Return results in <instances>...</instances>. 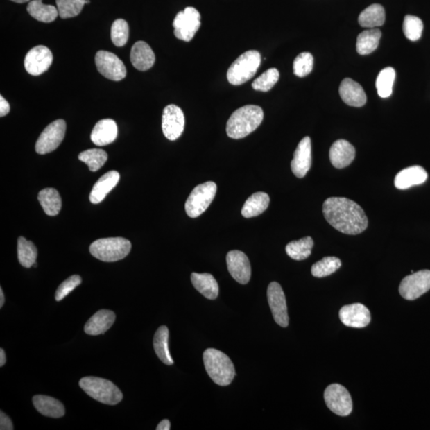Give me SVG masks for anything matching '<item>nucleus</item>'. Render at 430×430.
Instances as JSON below:
<instances>
[{
  "label": "nucleus",
  "instance_id": "f257e3e1",
  "mask_svg": "<svg viewBox=\"0 0 430 430\" xmlns=\"http://www.w3.org/2000/svg\"><path fill=\"white\" fill-rule=\"evenodd\" d=\"M322 213L327 222L343 234L356 235L368 228V219L363 208L347 198H327Z\"/></svg>",
  "mask_w": 430,
  "mask_h": 430
},
{
  "label": "nucleus",
  "instance_id": "f03ea898",
  "mask_svg": "<svg viewBox=\"0 0 430 430\" xmlns=\"http://www.w3.org/2000/svg\"><path fill=\"white\" fill-rule=\"evenodd\" d=\"M264 112L261 107L245 105L237 110L230 116L227 123V133L230 138L243 139L260 126Z\"/></svg>",
  "mask_w": 430,
  "mask_h": 430
},
{
  "label": "nucleus",
  "instance_id": "7ed1b4c3",
  "mask_svg": "<svg viewBox=\"0 0 430 430\" xmlns=\"http://www.w3.org/2000/svg\"><path fill=\"white\" fill-rule=\"evenodd\" d=\"M203 362L207 374L215 384L225 386L232 383L235 369L227 354L217 349L209 348L203 353Z\"/></svg>",
  "mask_w": 430,
  "mask_h": 430
},
{
  "label": "nucleus",
  "instance_id": "20e7f679",
  "mask_svg": "<svg viewBox=\"0 0 430 430\" xmlns=\"http://www.w3.org/2000/svg\"><path fill=\"white\" fill-rule=\"evenodd\" d=\"M79 386L94 399L106 405H117L123 399V394L111 381L89 376L80 380Z\"/></svg>",
  "mask_w": 430,
  "mask_h": 430
},
{
  "label": "nucleus",
  "instance_id": "39448f33",
  "mask_svg": "<svg viewBox=\"0 0 430 430\" xmlns=\"http://www.w3.org/2000/svg\"><path fill=\"white\" fill-rule=\"evenodd\" d=\"M131 249L130 241L123 238L98 239L89 247L91 255L105 262H115L123 259L130 252Z\"/></svg>",
  "mask_w": 430,
  "mask_h": 430
},
{
  "label": "nucleus",
  "instance_id": "423d86ee",
  "mask_svg": "<svg viewBox=\"0 0 430 430\" xmlns=\"http://www.w3.org/2000/svg\"><path fill=\"white\" fill-rule=\"evenodd\" d=\"M261 64V55L257 51H246L231 64L227 71L229 83L240 85L255 76Z\"/></svg>",
  "mask_w": 430,
  "mask_h": 430
},
{
  "label": "nucleus",
  "instance_id": "0eeeda50",
  "mask_svg": "<svg viewBox=\"0 0 430 430\" xmlns=\"http://www.w3.org/2000/svg\"><path fill=\"white\" fill-rule=\"evenodd\" d=\"M217 192V185L214 182H206L198 185L188 197L185 209L188 216L197 218L207 211Z\"/></svg>",
  "mask_w": 430,
  "mask_h": 430
},
{
  "label": "nucleus",
  "instance_id": "6e6552de",
  "mask_svg": "<svg viewBox=\"0 0 430 430\" xmlns=\"http://www.w3.org/2000/svg\"><path fill=\"white\" fill-rule=\"evenodd\" d=\"M201 26L200 13L195 8L188 7L176 15L173 22L174 34L177 39L190 42Z\"/></svg>",
  "mask_w": 430,
  "mask_h": 430
},
{
  "label": "nucleus",
  "instance_id": "1a4fd4ad",
  "mask_svg": "<svg viewBox=\"0 0 430 430\" xmlns=\"http://www.w3.org/2000/svg\"><path fill=\"white\" fill-rule=\"evenodd\" d=\"M325 401L329 410L338 416L345 417L352 412L350 393L341 384H331L325 391Z\"/></svg>",
  "mask_w": 430,
  "mask_h": 430
},
{
  "label": "nucleus",
  "instance_id": "9d476101",
  "mask_svg": "<svg viewBox=\"0 0 430 430\" xmlns=\"http://www.w3.org/2000/svg\"><path fill=\"white\" fill-rule=\"evenodd\" d=\"M67 131V123L64 120L52 122L41 133L35 144L37 153L45 155L53 152L63 141Z\"/></svg>",
  "mask_w": 430,
  "mask_h": 430
},
{
  "label": "nucleus",
  "instance_id": "9b49d317",
  "mask_svg": "<svg viewBox=\"0 0 430 430\" xmlns=\"http://www.w3.org/2000/svg\"><path fill=\"white\" fill-rule=\"evenodd\" d=\"M430 289V271L421 270L413 273L402 280L399 293L408 300H415Z\"/></svg>",
  "mask_w": 430,
  "mask_h": 430
},
{
  "label": "nucleus",
  "instance_id": "f8f14e48",
  "mask_svg": "<svg viewBox=\"0 0 430 430\" xmlns=\"http://www.w3.org/2000/svg\"><path fill=\"white\" fill-rule=\"evenodd\" d=\"M95 62L98 71L108 79L119 82L126 77L125 64L114 53L101 51L96 53Z\"/></svg>",
  "mask_w": 430,
  "mask_h": 430
},
{
  "label": "nucleus",
  "instance_id": "ddd939ff",
  "mask_svg": "<svg viewBox=\"0 0 430 430\" xmlns=\"http://www.w3.org/2000/svg\"><path fill=\"white\" fill-rule=\"evenodd\" d=\"M267 298L273 318L277 324L283 327H288L289 318L286 299L280 284L277 282L270 284L267 290Z\"/></svg>",
  "mask_w": 430,
  "mask_h": 430
},
{
  "label": "nucleus",
  "instance_id": "4468645a",
  "mask_svg": "<svg viewBox=\"0 0 430 430\" xmlns=\"http://www.w3.org/2000/svg\"><path fill=\"white\" fill-rule=\"evenodd\" d=\"M185 117L180 107L169 105L165 107L162 116V129L169 141H175L184 132Z\"/></svg>",
  "mask_w": 430,
  "mask_h": 430
},
{
  "label": "nucleus",
  "instance_id": "2eb2a0df",
  "mask_svg": "<svg viewBox=\"0 0 430 430\" xmlns=\"http://www.w3.org/2000/svg\"><path fill=\"white\" fill-rule=\"evenodd\" d=\"M53 62V55L44 46H37L26 53L24 67L26 72L33 76H39L49 69Z\"/></svg>",
  "mask_w": 430,
  "mask_h": 430
},
{
  "label": "nucleus",
  "instance_id": "dca6fc26",
  "mask_svg": "<svg viewBox=\"0 0 430 430\" xmlns=\"http://www.w3.org/2000/svg\"><path fill=\"white\" fill-rule=\"evenodd\" d=\"M227 264L230 275L236 282L246 284L251 277V266L248 257L239 250L230 251L227 255Z\"/></svg>",
  "mask_w": 430,
  "mask_h": 430
},
{
  "label": "nucleus",
  "instance_id": "f3484780",
  "mask_svg": "<svg viewBox=\"0 0 430 430\" xmlns=\"http://www.w3.org/2000/svg\"><path fill=\"white\" fill-rule=\"evenodd\" d=\"M340 319L343 325L363 329L370 324V313L369 309L362 304H348L341 309Z\"/></svg>",
  "mask_w": 430,
  "mask_h": 430
},
{
  "label": "nucleus",
  "instance_id": "a211bd4d",
  "mask_svg": "<svg viewBox=\"0 0 430 430\" xmlns=\"http://www.w3.org/2000/svg\"><path fill=\"white\" fill-rule=\"evenodd\" d=\"M311 166V139L306 137L301 139L295 149L291 162L293 174L298 178H304Z\"/></svg>",
  "mask_w": 430,
  "mask_h": 430
},
{
  "label": "nucleus",
  "instance_id": "6ab92c4d",
  "mask_svg": "<svg viewBox=\"0 0 430 430\" xmlns=\"http://www.w3.org/2000/svg\"><path fill=\"white\" fill-rule=\"evenodd\" d=\"M356 157V149L345 139H338L329 150L331 163L336 169H342L350 165Z\"/></svg>",
  "mask_w": 430,
  "mask_h": 430
},
{
  "label": "nucleus",
  "instance_id": "aec40b11",
  "mask_svg": "<svg viewBox=\"0 0 430 430\" xmlns=\"http://www.w3.org/2000/svg\"><path fill=\"white\" fill-rule=\"evenodd\" d=\"M428 174L421 166H409L397 174L395 186L397 189L406 190L413 186L421 185L427 180Z\"/></svg>",
  "mask_w": 430,
  "mask_h": 430
},
{
  "label": "nucleus",
  "instance_id": "412c9836",
  "mask_svg": "<svg viewBox=\"0 0 430 430\" xmlns=\"http://www.w3.org/2000/svg\"><path fill=\"white\" fill-rule=\"evenodd\" d=\"M340 95L347 105L352 107H362L367 102V95L362 86L351 78L342 80Z\"/></svg>",
  "mask_w": 430,
  "mask_h": 430
},
{
  "label": "nucleus",
  "instance_id": "4be33fe9",
  "mask_svg": "<svg viewBox=\"0 0 430 430\" xmlns=\"http://www.w3.org/2000/svg\"><path fill=\"white\" fill-rule=\"evenodd\" d=\"M118 135L117 123L112 119H103L96 123L91 141L96 146H105L114 142Z\"/></svg>",
  "mask_w": 430,
  "mask_h": 430
},
{
  "label": "nucleus",
  "instance_id": "5701e85b",
  "mask_svg": "<svg viewBox=\"0 0 430 430\" xmlns=\"http://www.w3.org/2000/svg\"><path fill=\"white\" fill-rule=\"evenodd\" d=\"M131 62L138 71H146L155 61V53L148 43L139 41L133 45L130 55Z\"/></svg>",
  "mask_w": 430,
  "mask_h": 430
},
{
  "label": "nucleus",
  "instance_id": "b1692460",
  "mask_svg": "<svg viewBox=\"0 0 430 430\" xmlns=\"http://www.w3.org/2000/svg\"><path fill=\"white\" fill-rule=\"evenodd\" d=\"M116 315L110 310H100L86 322L85 332L90 336L104 334L114 324Z\"/></svg>",
  "mask_w": 430,
  "mask_h": 430
},
{
  "label": "nucleus",
  "instance_id": "393cba45",
  "mask_svg": "<svg viewBox=\"0 0 430 430\" xmlns=\"http://www.w3.org/2000/svg\"><path fill=\"white\" fill-rule=\"evenodd\" d=\"M119 180L120 174L117 171H110L102 175L90 192V202L98 204L103 201L108 194L114 189Z\"/></svg>",
  "mask_w": 430,
  "mask_h": 430
},
{
  "label": "nucleus",
  "instance_id": "a878e982",
  "mask_svg": "<svg viewBox=\"0 0 430 430\" xmlns=\"http://www.w3.org/2000/svg\"><path fill=\"white\" fill-rule=\"evenodd\" d=\"M191 279L193 286L204 297L209 300H215L218 298V284L212 274L193 273Z\"/></svg>",
  "mask_w": 430,
  "mask_h": 430
},
{
  "label": "nucleus",
  "instance_id": "bb28decb",
  "mask_svg": "<svg viewBox=\"0 0 430 430\" xmlns=\"http://www.w3.org/2000/svg\"><path fill=\"white\" fill-rule=\"evenodd\" d=\"M33 404L41 415L46 417L59 418L66 413L62 403L50 396L35 395L33 397Z\"/></svg>",
  "mask_w": 430,
  "mask_h": 430
},
{
  "label": "nucleus",
  "instance_id": "cd10ccee",
  "mask_svg": "<svg viewBox=\"0 0 430 430\" xmlns=\"http://www.w3.org/2000/svg\"><path fill=\"white\" fill-rule=\"evenodd\" d=\"M270 198L265 192H257L252 195L241 209V214L246 218L257 217L266 211L270 205Z\"/></svg>",
  "mask_w": 430,
  "mask_h": 430
},
{
  "label": "nucleus",
  "instance_id": "c85d7f7f",
  "mask_svg": "<svg viewBox=\"0 0 430 430\" xmlns=\"http://www.w3.org/2000/svg\"><path fill=\"white\" fill-rule=\"evenodd\" d=\"M386 13L380 4H372L366 8L359 16V24L363 28H375L385 23Z\"/></svg>",
  "mask_w": 430,
  "mask_h": 430
},
{
  "label": "nucleus",
  "instance_id": "c756f323",
  "mask_svg": "<svg viewBox=\"0 0 430 430\" xmlns=\"http://www.w3.org/2000/svg\"><path fill=\"white\" fill-rule=\"evenodd\" d=\"M40 205L49 216H56L61 212L62 198L55 188H45L37 196Z\"/></svg>",
  "mask_w": 430,
  "mask_h": 430
},
{
  "label": "nucleus",
  "instance_id": "7c9ffc66",
  "mask_svg": "<svg viewBox=\"0 0 430 430\" xmlns=\"http://www.w3.org/2000/svg\"><path fill=\"white\" fill-rule=\"evenodd\" d=\"M381 37V32L377 28L363 31L357 37V52L361 55H370L377 49Z\"/></svg>",
  "mask_w": 430,
  "mask_h": 430
},
{
  "label": "nucleus",
  "instance_id": "2f4dec72",
  "mask_svg": "<svg viewBox=\"0 0 430 430\" xmlns=\"http://www.w3.org/2000/svg\"><path fill=\"white\" fill-rule=\"evenodd\" d=\"M169 330L166 326H161L154 336L153 345L155 354L166 365H172L174 360L172 359L169 347Z\"/></svg>",
  "mask_w": 430,
  "mask_h": 430
},
{
  "label": "nucleus",
  "instance_id": "473e14b6",
  "mask_svg": "<svg viewBox=\"0 0 430 430\" xmlns=\"http://www.w3.org/2000/svg\"><path fill=\"white\" fill-rule=\"evenodd\" d=\"M28 12L32 17L42 23H51L59 15L57 8L52 5H45L42 0L31 1L28 3Z\"/></svg>",
  "mask_w": 430,
  "mask_h": 430
},
{
  "label": "nucleus",
  "instance_id": "72a5a7b5",
  "mask_svg": "<svg viewBox=\"0 0 430 430\" xmlns=\"http://www.w3.org/2000/svg\"><path fill=\"white\" fill-rule=\"evenodd\" d=\"M313 246V239L311 237H305L289 243L286 247V254L293 260H305L311 255Z\"/></svg>",
  "mask_w": 430,
  "mask_h": 430
},
{
  "label": "nucleus",
  "instance_id": "f704fd0d",
  "mask_svg": "<svg viewBox=\"0 0 430 430\" xmlns=\"http://www.w3.org/2000/svg\"><path fill=\"white\" fill-rule=\"evenodd\" d=\"M395 76V69L392 67H386L380 71L375 84L380 98H387L392 94Z\"/></svg>",
  "mask_w": 430,
  "mask_h": 430
},
{
  "label": "nucleus",
  "instance_id": "c9c22d12",
  "mask_svg": "<svg viewBox=\"0 0 430 430\" xmlns=\"http://www.w3.org/2000/svg\"><path fill=\"white\" fill-rule=\"evenodd\" d=\"M37 256L36 246L24 237L18 239V258L21 266L31 268L35 265Z\"/></svg>",
  "mask_w": 430,
  "mask_h": 430
},
{
  "label": "nucleus",
  "instance_id": "e433bc0d",
  "mask_svg": "<svg viewBox=\"0 0 430 430\" xmlns=\"http://www.w3.org/2000/svg\"><path fill=\"white\" fill-rule=\"evenodd\" d=\"M79 160L87 164L91 171H98L108 160V154L102 149L94 148L84 150L78 155Z\"/></svg>",
  "mask_w": 430,
  "mask_h": 430
},
{
  "label": "nucleus",
  "instance_id": "4c0bfd02",
  "mask_svg": "<svg viewBox=\"0 0 430 430\" xmlns=\"http://www.w3.org/2000/svg\"><path fill=\"white\" fill-rule=\"evenodd\" d=\"M341 267V261L336 257H325L311 267V274L315 277H325L334 273Z\"/></svg>",
  "mask_w": 430,
  "mask_h": 430
},
{
  "label": "nucleus",
  "instance_id": "58836bf2",
  "mask_svg": "<svg viewBox=\"0 0 430 430\" xmlns=\"http://www.w3.org/2000/svg\"><path fill=\"white\" fill-rule=\"evenodd\" d=\"M87 0H56L59 16L66 19L76 17L83 9Z\"/></svg>",
  "mask_w": 430,
  "mask_h": 430
},
{
  "label": "nucleus",
  "instance_id": "ea45409f",
  "mask_svg": "<svg viewBox=\"0 0 430 430\" xmlns=\"http://www.w3.org/2000/svg\"><path fill=\"white\" fill-rule=\"evenodd\" d=\"M280 73L276 68L268 69L257 78L252 84V87L256 91L268 92L278 82Z\"/></svg>",
  "mask_w": 430,
  "mask_h": 430
},
{
  "label": "nucleus",
  "instance_id": "a19ab883",
  "mask_svg": "<svg viewBox=\"0 0 430 430\" xmlns=\"http://www.w3.org/2000/svg\"><path fill=\"white\" fill-rule=\"evenodd\" d=\"M402 28L409 40L415 42L422 37L423 23L422 19L416 16L406 15Z\"/></svg>",
  "mask_w": 430,
  "mask_h": 430
},
{
  "label": "nucleus",
  "instance_id": "79ce46f5",
  "mask_svg": "<svg viewBox=\"0 0 430 430\" xmlns=\"http://www.w3.org/2000/svg\"><path fill=\"white\" fill-rule=\"evenodd\" d=\"M129 26L126 20L119 19L114 21L111 28V40L117 47L125 46L128 40Z\"/></svg>",
  "mask_w": 430,
  "mask_h": 430
},
{
  "label": "nucleus",
  "instance_id": "37998d69",
  "mask_svg": "<svg viewBox=\"0 0 430 430\" xmlns=\"http://www.w3.org/2000/svg\"><path fill=\"white\" fill-rule=\"evenodd\" d=\"M313 56L310 53H300L293 62V72L295 76L299 78L307 76L313 71Z\"/></svg>",
  "mask_w": 430,
  "mask_h": 430
},
{
  "label": "nucleus",
  "instance_id": "c03bdc74",
  "mask_svg": "<svg viewBox=\"0 0 430 430\" xmlns=\"http://www.w3.org/2000/svg\"><path fill=\"white\" fill-rule=\"evenodd\" d=\"M82 284V277L78 275L69 277L57 289L55 300L61 301Z\"/></svg>",
  "mask_w": 430,
  "mask_h": 430
},
{
  "label": "nucleus",
  "instance_id": "a18cd8bd",
  "mask_svg": "<svg viewBox=\"0 0 430 430\" xmlns=\"http://www.w3.org/2000/svg\"><path fill=\"white\" fill-rule=\"evenodd\" d=\"M0 429L12 430L14 429L13 423L10 418L3 411L0 412Z\"/></svg>",
  "mask_w": 430,
  "mask_h": 430
},
{
  "label": "nucleus",
  "instance_id": "49530a36",
  "mask_svg": "<svg viewBox=\"0 0 430 430\" xmlns=\"http://www.w3.org/2000/svg\"><path fill=\"white\" fill-rule=\"evenodd\" d=\"M10 108L8 102L3 96H0V117H3L9 114Z\"/></svg>",
  "mask_w": 430,
  "mask_h": 430
},
{
  "label": "nucleus",
  "instance_id": "de8ad7c7",
  "mask_svg": "<svg viewBox=\"0 0 430 430\" xmlns=\"http://www.w3.org/2000/svg\"><path fill=\"white\" fill-rule=\"evenodd\" d=\"M157 430H170L171 429V423L169 420L161 421L157 427Z\"/></svg>",
  "mask_w": 430,
  "mask_h": 430
},
{
  "label": "nucleus",
  "instance_id": "09e8293b",
  "mask_svg": "<svg viewBox=\"0 0 430 430\" xmlns=\"http://www.w3.org/2000/svg\"><path fill=\"white\" fill-rule=\"evenodd\" d=\"M6 354L3 351V349H0V367H3L5 363H6Z\"/></svg>",
  "mask_w": 430,
  "mask_h": 430
},
{
  "label": "nucleus",
  "instance_id": "8fccbe9b",
  "mask_svg": "<svg viewBox=\"0 0 430 430\" xmlns=\"http://www.w3.org/2000/svg\"><path fill=\"white\" fill-rule=\"evenodd\" d=\"M5 302L4 294L2 288L0 289V308H3Z\"/></svg>",
  "mask_w": 430,
  "mask_h": 430
},
{
  "label": "nucleus",
  "instance_id": "3c124183",
  "mask_svg": "<svg viewBox=\"0 0 430 430\" xmlns=\"http://www.w3.org/2000/svg\"><path fill=\"white\" fill-rule=\"evenodd\" d=\"M10 1H13L15 3H24L26 2H29L30 0H10Z\"/></svg>",
  "mask_w": 430,
  "mask_h": 430
},
{
  "label": "nucleus",
  "instance_id": "603ef678",
  "mask_svg": "<svg viewBox=\"0 0 430 430\" xmlns=\"http://www.w3.org/2000/svg\"><path fill=\"white\" fill-rule=\"evenodd\" d=\"M89 3H90L89 0H87V1H86V4H89Z\"/></svg>",
  "mask_w": 430,
  "mask_h": 430
}]
</instances>
